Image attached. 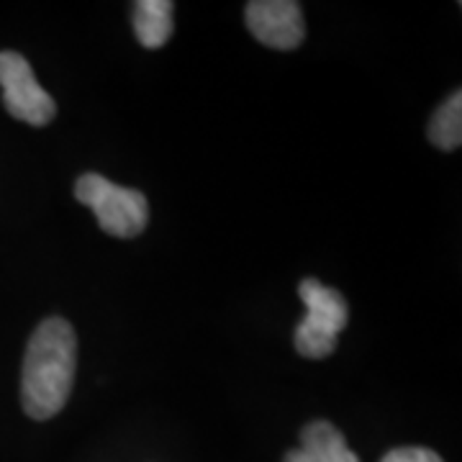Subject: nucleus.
I'll return each instance as SVG.
<instances>
[{"label":"nucleus","instance_id":"f257e3e1","mask_svg":"<svg viewBox=\"0 0 462 462\" xmlns=\"http://www.w3.org/2000/svg\"><path fill=\"white\" fill-rule=\"evenodd\" d=\"M78 370V337L65 319L42 321L29 339L21 370V403L36 421L65 409Z\"/></svg>","mask_w":462,"mask_h":462},{"label":"nucleus","instance_id":"f03ea898","mask_svg":"<svg viewBox=\"0 0 462 462\" xmlns=\"http://www.w3.org/2000/svg\"><path fill=\"white\" fill-rule=\"evenodd\" d=\"M75 199L88 208H93L98 226L111 236L132 239L147 229L149 203L144 193L121 188L106 180L103 175L96 172L80 175V180L75 182Z\"/></svg>","mask_w":462,"mask_h":462},{"label":"nucleus","instance_id":"7ed1b4c3","mask_svg":"<svg viewBox=\"0 0 462 462\" xmlns=\"http://www.w3.org/2000/svg\"><path fill=\"white\" fill-rule=\"evenodd\" d=\"M298 293L306 303V316L296 327L293 342L303 357L321 360L334 352L339 331L349 321V306L339 291L321 285L316 278H306L300 282Z\"/></svg>","mask_w":462,"mask_h":462},{"label":"nucleus","instance_id":"20e7f679","mask_svg":"<svg viewBox=\"0 0 462 462\" xmlns=\"http://www.w3.org/2000/svg\"><path fill=\"white\" fill-rule=\"evenodd\" d=\"M0 88L5 111L23 124L47 126L57 114V103L36 83L29 60L18 51H0Z\"/></svg>","mask_w":462,"mask_h":462},{"label":"nucleus","instance_id":"39448f33","mask_svg":"<svg viewBox=\"0 0 462 462\" xmlns=\"http://www.w3.org/2000/svg\"><path fill=\"white\" fill-rule=\"evenodd\" d=\"M245 16L254 39L273 50H296L306 36L303 11L296 0H252Z\"/></svg>","mask_w":462,"mask_h":462},{"label":"nucleus","instance_id":"423d86ee","mask_svg":"<svg viewBox=\"0 0 462 462\" xmlns=\"http://www.w3.org/2000/svg\"><path fill=\"white\" fill-rule=\"evenodd\" d=\"M282 462H360L346 447L342 431L329 421H314L300 431V447L291 449Z\"/></svg>","mask_w":462,"mask_h":462},{"label":"nucleus","instance_id":"0eeeda50","mask_svg":"<svg viewBox=\"0 0 462 462\" xmlns=\"http://www.w3.org/2000/svg\"><path fill=\"white\" fill-rule=\"evenodd\" d=\"M172 11L170 0H139L134 5V33L142 47L160 50L172 36Z\"/></svg>","mask_w":462,"mask_h":462},{"label":"nucleus","instance_id":"6e6552de","mask_svg":"<svg viewBox=\"0 0 462 462\" xmlns=\"http://www.w3.org/2000/svg\"><path fill=\"white\" fill-rule=\"evenodd\" d=\"M430 142L439 149H457L462 144V96L455 90L434 111L430 121Z\"/></svg>","mask_w":462,"mask_h":462},{"label":"nucleus","instance_id":"1a4fd4ad","mask_svg":"<svg viewBox=\"0 0 462 462\" xmlns=\"http://www.w3.org/2000/svg\"><path fill=\"white\" fill-rule=\"evenodd\" d=\"M380 462H442V457L427 447H398L391 449Z\"/></svg>","mask_w":462,"mask_h":462}]
</instances>
